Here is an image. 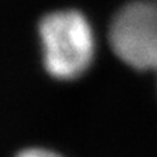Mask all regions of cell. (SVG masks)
I'll use <instances>...</instances> for the list:
<instances>
[{
	"label": "cell",
	"instance_id": "3",
	"mask_svg": "<svg viewBox=\"0 0 157 157\" xmlns=\"http://www.w3.org/2000/svg\"><path fill=\"white\" fill-rule=\"evenodd\" d=\"M17 157H59V156L44 149H28L21 152Z\"/></svg>",
	"mask_w": 157,
	"mask_h": 157
},
{
	"label": "cell",
	"instance_id": "2",
	"mask_svg": "<svg viewBox=\"0 0 157 157\" xmlns=\"http://www.w3.org/2000/svg\"><path fill=\"white\" fill-rule=\"evenodd\" d=\"M109 43L132 68H157V3L138 0L125 4L110 24Z\"/></svg>",
	"mask_w": 157,
	"mask_h": 157
},
{
	"label": "cell",
	"instance_id": "1",
	"mask_svg": "<svg viewBox=\"0 0 157 157\" xmlns=\"http://www.w3.org/2000/svg\"><path fill=\"white\" fill-rule=\"evenodd\" d=\"M39 33L44 48V63L57 78H75L90 65L94 40L86 17L76 10L54 11L43 17Z\"/></svg>",
	"mask_w": 157,
	"mask_h": 157
}]
</instances>
